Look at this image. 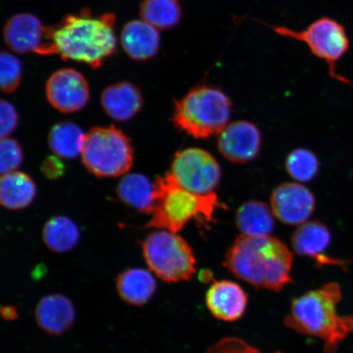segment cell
Masks as SVG:
<instances>
[{"label":"cell","instance_id":"1","mask_svg":"<svg viewBox=\"0 0 353 353\" xmlns=\"http://www.w3.org/2000/svg\"><path fill=\"white\" fill-rule=\"evenodd\" d=\"M113 13L94 15L83 10L46 26V41L41 55H57L65 61L86 63L98 69L117 51Z\"/></svg>","mask_w":353,"mask_h":353},{"label":"cell","instance_id":"2","mask_svg":"<svg viewBox=\"0 0 353 353\" xmlns=\"http://www.w3.org/2000/svg\"><path fill=\"white\" fill-rule=\"evenodd\" d=\"M293 260V253L277 238L242 234L229 248L224 266L255 288L279 292L292 282Z\"/></svg>","mask_w":353,"mask_h":353},{"label":"cell","instance_id":"3","mask_svg":"<svg viewBox=\"0 0 353 353\" xmlns=\"http://www.w3.org/2000/svg\"><path fill=\"white\" fill-rule=\"evenodd\" d=\"M341 299V286L334 282L308 291L293 299L284 323L299 334L320 339L325 352L334 353L353 331V316L338 314Z\"/></svg>","mask_w":353,"mask_h":353},{"label":"cell","instance_id":"4","mask_svg":"<svg viewBox=\"0 0 353 353\" xmlns=\"http://www.w3.org/2000/svg\"><path fill=\"white\" fill-rule=\"evenodd\" d=\"M154 184L152 218L148 228L178 233L193 219L211 221L219 207L218 196L193 193L181 187L169 173Z\"/></svg>","mask_w":353,"mask_h":353},{"label":"cell","instance_id":"5","mask_svg":"<svg viewBox=\"0 0 353 353\" xmlns=\"http://www.w3.org/2000/svg\"><path fill=\"white\" fill-rule=\"evenodd\" d=\"M231 112L232 101L222 90L201 85L175 101L173 121L193 138L205 139L226 128Z\"/></svg>","mask_w":353,"mask_h":353},{"label":"cell","instance_id":"6","mask_svg":"<svg viewBox=\"0 0 353 353\" xmlns=\"http://www.w3.org/2000/svg\"><path fill=\"white\" fill-rule=\"evenodd\" d=\"M81 156L92 174L116 178L131 169L134 148L130 139L117 128L95 127L85 134Z\"/></svg>","mask_w":353,"mask_h":353},{"label":"cell","instance_id":"7","mask_svg":"<svg viewBox=\"0 0 353 353\" xmlns=\"http://www.w3.org/2000/svg\"><path fill=\"white\" fill-rule=\"evenodd\" d=\"M142 248L150 270L164 281H188L196 273V262L192 249L176 233L154 232L142 242Z\"/></svg>","mask_w":353,"mask_h":353},{"label":"cell","instance_id":"8","mask_svg":"<svg viewBox=\"0 0 353 353\" xmlns=\"http://www.w3.org/2000/svg\"><path fill=\"white\" fill-rule=\"evenodd\" d=\"M272 29L281 37L305 43L313 55L324 60L328 65L331 77L348 83L347 79L339 76L336 72L337 61L342 59L350 46L346 30L339 22L330 17H322L302 30L285 26H273Z\"/></svg>","mask_w":353,"mask_h":353},{"label":"cell","instance_id":"9","mask_svg":"<svg viewBox=\"0 0 353 353\" xmlns=\"http://www.w3.org/2000/svg\"><path fill=\"white\" fill-rule=\"evenodd\" d=\"M170 174L181 187L201 195L214 192L221 179L218 161L200 148H188L176 152Z\"/></svg>","mask_w":353,"mask_h":353},{"label":"cell","instance_id":"10","mask_svg":"<svg viewBox=\"0 0 353 353\" xmlns=\"http://www.w3.org/2000/svg\"><path fill=\"white\" fill-rule=\"evenodd\" d=\"M48 101L60 112H79L90 99V87L85 77L72 68L57 70L46 83Z\"/></svg>","mask_w":353,"mask_h":353},{"label":"cell","instance_id":"11","mask_svg":"<svg viewBox=\"0 0 353 353\" xmlns=\"http://www.w3.org/2000/svg\"><path fill=\"white\" fill-rule=\"evenodd\" d=\"M315 197L309 190L298 183L280 185L271 197L273 214L288 225L306 223L315 209Z\"/></svg>","mask_w":353,"mask_h":353},{"label":"cell","instance_id":"12","mask_svg":"<svg viewBox=\"0 0 353 353\" xmlns=\"http://www.w3.org/2000/svg\"><path fill=\"white\" fill-rule=\"evenodd\" d=\"M261 143V134L254 123L238 121L220 132L218 148L228 161L242 164L257 157Z\"/></svg>","mask_w":353,"mask_h":353},{"label":"cell","instance_id":"13","mask_svg":"<svg viewBox=\"0 0 353 353\" xmlns=\"http://www.w3.org/2000/svg\"><path fill=\"white\" fill-rule=\"evenodd\" d=\"M249 297L236 282L214 281L205 294V303L216 319L227 322L240 320L248 306Z\"/></svg>","mask_w":353,"mask_h":353},{"label":"cell","instance_id":"14","mask_svg":"<svg viewBox=\"0 0 353 353\" xmlns=\"http://www.w3.org/2000/svg\"><path fill=\"white\" fill-rule=\"evenodd\" d=\"M3 39L7 46L17 54H39L46 41V26L33 14L19 13L6 22Z\"/></svg>","mask_w":353,"mask_h":353},{"label":"cell","instance_id":"15","mask_svg":"<svg viewBox=\"0 0 353 353\" xmlns=\"http://www.w3.org/2000/svg\"><path fill=\"white\" fill-rule=\"evenodd\" d=\"M35 319L39 327L48 334L60 335L72 328L76 310L72 302L64 295H48L35 308Z\"/></svg>","mask_w":353,"mask_h":353},{"label":"cell","instance_id":"16","mask_svg":"<svg viewBox=\"0 0 353 353\" xmlns=\"http://www.w3.org/2000/svg\"><path fill=\"white\" fill-rule=\"evenodd\" d=\"M123 51L135 61H147L156 56L160 48L158 29L143 20H134L125 26L121 34Z\"/></svg>","mask_w":353,"mask_h":353},{"label":"cell","instance_id":"17","mask_svg":"<svg viewBox=\"0 0 353 353\" xmlns=\"http://www.w3.org/2000/svg\"><path fill=\"white\" fill-rule=\"evenodd\" d=\"M331 241L329 229L319 222L304 223L293 234L291 244L295 252L315 259L322 265H341L339 260L328 258L325 251Z\"/></svg>","mask_w":353,"mask_h":353},{"label":"cell","instance_id":"18","mask_svg":"<svg viewBox=\"0 0 353 353\" xmlns=\"http://www.w3.org/2000/svg\"><path fill=\"white\" fill-rule=\"evenodd\" d=\"M101 101L108 116L118 121L130 120L143 105L140 90L129 82L117 83L105 88Z\"/></svg>","mask_w":353,"mask_h":353},{"label":"cell","instance_id":"19","mask_svg":"<svg viewBox=\"0 0 353 353\" xmlns=\"http://www.w3.org/2000/svg\"><path fill=\"white\" fill-rule=\"evenodd\" d=\"M157 282L147 270L132 268L118 276L117 288L123 301L141 306L149 301L157 290Z\"/></svg>","mask_w":353,"mask_h":353},{"label":"cell","instance_id":"20","mask_svg":"<svg viewBox=\"0 0 353 353\" xmlns=\"http://www.w3.org/2000/svg\"><path fill=\"white\" fill-rule=\"evenodd\" d=\"M37 188L30 176L23 172L3 174L0 180V202L4 208L19 210L32 204Z\"/></svg>","mask_w":353,"mask_h":353},{"label":"cell","instance_id":"21","mask_svg":"<svg viewBox=\"0 0 353 353\" xmlns=\"http://www.w3.org/2000/svg\"><path fill=\"white\" fill-rule=\"evenodd\" d=\"M117 195L123 202L145 214H152L154 184L139 174H126L119 183Z\"/></svg>","mask_w":353,"mask_h":353},{"label":"cell","instance_id":"22","mask_svg":"<svg viewBox=\"0 0 353 353\" xmlns=\"http://www.w3.org/2000/svg\"><path fill=\"white\" fill-rule=\"evenodd\" d=\"M272 214V210L263 202H246L237 211L236 226L243 235L269 236L274 228Z\"/></svg>","mask_w":353,"mask_h":353},{"label":"cell","instance_id":"23","mask_svg":"<svg viewBox=\"0 0 353 353\" xmlns=\"http://www.w3.org/2000/svg\"><path fill=\"white\" fill-rule=\"evenodd\" d=\"M43 239L48 249L56 253H65L77 245L79 230L72 220L57 216L44 225Z\"/></svg>","mask_w":353,"mask_h":353},{"label":"cell","instance_id":"24","mask_svg":"<svg viewBox=\"0 0 353 353\" xmlns=\"http://www.w3.org/2000/svg\"><path fill=\"white\" fill-rule=\"evenodd\" d=\"M85 134L72 122L57 123L48 135V143L56 156L73 159L81 154Z\"/></svg>","mask_w":353,"mask_h":353},{"label":"cell","instance_id":"25","mask_svg":"<svg viewBox=\"0 0 353 353\" xmlns=\"http://www.w3.org/2000/svg\"><path fill=\"white\" fill-rule=\"evenodd\" d=\"M140 16L158 30H170L179 25L182 10L179 0H144Z\"/></svg>","mask_w":353,"mask_h":353},{"label":"cell","instance_id":"26","mask_svg":"<svg viewBox=\"0 0 353 353\" xmlns=\"http://www.w3.org/2000/svg\"><path fill=\"white\" fill-rule=\"evenodd\" d=\"M286 170L293 179L299 182H308L319 172V162L315 154L308 150L297 149L287 157Z\"/></svg>","mask_w":353,"mask_h":353},{"label":"cell","instance_id":"27","mask_svg":"<svg viewBox=\"0 0 353 353\" xmlns=\"http://www.w3.org/2000/svg\"><path fill=\"white\" fill-rule=\"evenodd\" d=\"M22 65L14 55L3 51L0 55V86L6 94H12L19 87Z\"/></svg>","mask_w":353,"mask_h":353},{"label":"cell","instance_id":"28","mask_svg":"<svg viewBox=\"0 0 353 353\" xmlns=\"http://www.w3.org/2000/svg\"><path fill=\"white\" fill-rule=\"evenodd\" d=\"M22 161V151L19 143L10 138L0 141V171L1 174L17 171Z\"/></svg>","mask_w":353,"mask_h":353},{"label":"cell","instance_id":"29","mask_svg":"<svg viewBox=\"0 0 353 353\" xmlns=\"http://www.w3.org/2000/svg\"><path fill=\"white\" fill-rule=\"evenodd\" d=\"M205 353H263L257 347L250 345L243 339L236 337H226L220 339L210 347ZM272 353H285L275 352Z\"/></svg>","mask_w":353,"mask_h":353},{"label":"cell","instance_id":"30","mask_svg":"<svg viewBox=\"0 0 353 353\" xmlns=\"http://www.w3.org/2000/svg\"><path fill=\"white\" fill-rule=\"evenodd\" d=\"M0 137L1 139L8 138L16 129L19 114L12 104L6 100L0 103Z\"/></svg>","mask_w":353,"mask_h":353},{"label":"cell","instance_id":"31","mask_svg":"<svg viewBox=\"0 0 353 353\" xmlns=\"http://www.w3.org/2000/svg\"><path fill=\"white\" fill-rule=\"evenodd\" d=\"M42 171L47 178L55 179L63 175L64 165L59 157H50L43 162Z\"/></svg>","mask_w":353,"mask_h":353},{"label":"cell","instance_id":"32","mask_svg":"<svg viewBox=\"0 0 353 353\" xmlns=\"http://www.w3.org/2000/svg\"><path fill=\"white\" fill-rule=\"evenodd\" d=\"M1 314L3 319L7 321L15 320L17 317V309L12 306L3 307L1 309Z\"/></svg>","mask_w":353,"mask_h":353}]
</instances>
